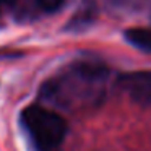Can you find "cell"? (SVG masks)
Returning <instances> with one entry per match:
<instances>
[{
	"instance_id": "3957f363",
	"label": "cell",
	"mask_w": 151,
	"mask_h": 151,
	"mask_svg": "<svg viewBox=\"0 0 151 151\" xmlns=\"http://www.w3.org/2000/svg\"><path fill=\"white\" fill-rule=\"evenodd\" d=\"M125 39L137 49L151 52V29L148 28H130L125 31Z\"/></svg>"
},
{
	"instance_id": "6da1fadb",
	"label": "cell",
	"mask_w": 151,
	"mask_h": 151,
	"mask_svg": "<svg viewBox=\"0 0 151 151\" xmlns=\"http://www.w3.org/2000/svg\"><path fill=\"white\" fill-rule=\"evenodd\" d=\"M33 143L39 151H59L67 135V124L59 114L39 106H29L21 114Z\"/></svg>"
},
{
	"instance_id": "5b68a950",
	"label": "cell",
	"mask_w": 151,
	"mask_h": 151,
	"mask_svg": "<svg viewBox=\"0 0 151 151\" xmlns=\"http://www.w3.org/2000/svg\"><path fill=\"white\" fill-rule=\"evenodd\" d=\"M18 0H0V4H4V5H13L17 4Z\"/></svg>"
},
{
	"instance_id": "7a4b0ae2",
	"label": "cell",
	"mask_w": 151,
	"mask_h": 151,
	"mask_svg": "<svg viewBox=\"0 0 151 151\" xmlns=\"http://www.w3.org/2000/svg\"><path fill=\"white\" fill-rule=\"evenodd\" d=\"M120 86L130 94L137 104H151V72H133L119 78Z\"/></svg>"
},
{
	"instance_id": "277c9868",
	"label": "cell",
	"mask_w": 151,
	"mask_h": 151,
	"mask_svg": "<svg viewBox=\"0 0 151 151\" xmlns=\"http://www.w3.org/2000/svg\"><path fill=\"white\" fill-rule=\"evenodd\" d=\"M36 2H37V5H39L44 12L52 13V12H57L60 7H62L65 0H36Z\"/></svg>"
}]
</instances>
